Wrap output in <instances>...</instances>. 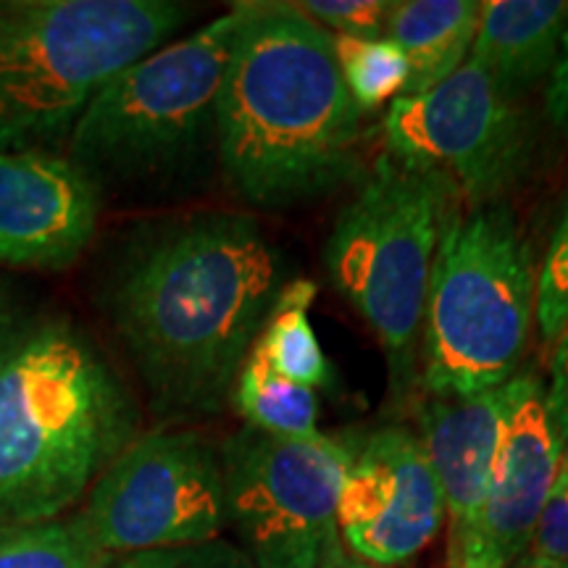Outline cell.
I'll list each match as a JSON object with an SVG mask.
<instances>
[{"instance_id":"cell-1","label":"cell","mask_w":568,"mask_h":568,"mask_svg":"<svg viewBox=\"0 0 568 568\" xmlns=\"http://www.w3.org/2000/svg\"><path fill=\"white\" fill-rule=\"evenodd\" d=\"M282 274L280 251L243 213H195L132 253L113 318L161 406H222L284 290Z\"/></svg>"},{"instance_id":"cell-2","label":"cell","mask_w":568,"mask_h":568,"mask_svg":"<svg viewBox=\"0 0 568 568\" xmlns=\"http://www.w3.org/2000/svg\"><path fill=\"white\" fill-rule=\"evenodd\" d=\"M219 90V163L258 209H293L353 172L364 111L339 71L335 38L295 3H237Z\"/></svg>"},{"instance_id":"cell-3","label":"cell","mask_w":568,"mask_h":568,"mask_svg":"<svg viewBox=\"0 0 568 568\" xmlns=\"http://www.w3.org/2000/svg\"><path fill=\"white\" fill-rule=\"evenodd\" d=\"M124 397L84 339L40 326L0 364V529L53 521L103 471Z\"/></svg>"},{"instance_id":"cell-4","label":"cell","mask_w":568,"mask_h":568,"mask_svg":"<svg viewBox=\"0 0 568 568\" xmlns=\"http://www.w3.org/2000/svg\"><path fill=\"white\" fill-rule=\"evenodd\" d=\"M537 274L529 243L503 203L453 201L424 308V385L432 397L503 387L529 345Z\"/></svg>"},{"instance_id":"cell-5","label":"cell","mask_w":568,"mask_h":568,"mask_svg":"<svg viewBox=\"0 0 568 568\" xmlns=\"http://www.w3.org/2000/svg\"><path fill=\"white\" fill-rule=\"evenodd\" d=\"M184 21L169 0L0 6V151L71 130L92 98Z\"/></svg>"},{"instance_id":"cell-6","label":"cell","mask_w":568,"mask_h":568,"mask_svg":"<svg viewBox=\"0 0 568 568\" xmlns=\"http://www.w3.org/2000/svg\"><path fill=\"white\" fill-rule=\"evenodd\" d=\"M240 11L161 48L92 98L71 126V155L84 174L138 182L174 176L219 155V90L237 38Z\"/></svg>"},{"instance_id":"cell-7","label":"cell","mask_w":568,"mask_h":568,"mask_svg":"<svg viewBox=\"0 0 568 568\" xmlns=\"http://www.w3.org/2000/svg\"><path fill=\"white\" fill-rule=\"evenodd\" d=\"M453 201L437 176L385 153L326 240L332 282L379 337L395 382L414 372L439 230Z\"/></svg>"},{"instance_id":"cell-8","label":"cell","mask_w":568,"mask_h":568,"mask_svg":"<svg viewBox=\"0 0 568 568\" xmlns=\"http://www.w3.org/2000/svg\"><path fill=\"white\" fill-rule=\"evenodd\" d=\"M226 521L255 568H326L343 556L337 503L351 450L337 439L245 426L222 445Z\"/></svg>"},{"instance_id":"cell-9","label":"cell","mask_w":568,"mask_h":568,"mask_svg":"<svg viewBox=\"0 0 568 568\" xmlns=\"http://www.w3.org/2000/svg\"><path fill=\"white\" fill-rule=\"evenodd\" d=\"M385 145L400 163L437 176L458 203H500L524 180L535 159V126L477 63L422 95L389 103Z\"/></svg>"},{"instance_id":"cell-10","label":"cell","mask_w":568,"mask_h":568,"mask_svg":"<svg viewBox=\"0 0 568 568\" xmlns=\"http://www.w3.org/2000/svg\"><path fill=\"white\" fill-rule=\"evenodd\" d=\"M105 556L184 548L226 527L222 450L193 432H155L126 447L77 516Z\"/></svg>"},{"instance_id":"cell-11","label":"cell","mask_w":568,"mask_h":568,"mask_svg":"<svg viewBox=\"0 0 568 568\" xmlns=\"http://www.w3.org/2000/svg\"><path fill=\"white\" fill-rule=\"evenodd\" d=\"M445 521V500L422 439L389 429L351 453L337 503L339 539L372 566H395L422 552Z\"/></svg>"},{"instance_id":"cell-12","label":"cell","mask_w":568,"mask_h":568,"mask_svg":"<svg viewBox=\"0 0 568 568\" xmlns=\"http://www.w3.org/2000/svg\"><path fill=\"white\" fill-rule=\"evenodd\" d=\"M95 224V182L74 161L34 148L0 151V264H74Z\"/></svg>"},{"instance_id":"cell-13","label":"cell","mask_w":568,"mask_h":568,"mask_svg":"<svg viewBox=\"0 0 568 568\" xmlns=\"http://www.w3.org/2000/svg\"><path fill=\"white\" fill-rule=\"evenodd\" d=\"M514 379L471 397H432L422 408V439L450 518V568H493L485 545V510Z\"/></svg>"},{"instance_id":"cell-14","label":"cell","mask_w":568,"mask_h":568,"mask_svg":"<svg viewBox=\"0 0 568 568\" xmlns=\"http://www.w3.org/2000/svg\"><path fill=\"white\" fill-rule=\"evenodd\" d=\"M566 450V439L552 418L548 389L537 376L516 374L514 400L497 439L485 510V545L493 568L514 566L529 552L531 531Z\"/></svg>"},{"instance_id":"cell-15","label":"cell","mask_w":568,"mask_h":568,"mask_svg":"<svg viewBox=\"0 0 568 568\" xmlns=\"http://www.w3.org/2000/svg\"><path fill=\"white\" fill-rule=\"evenodd\" d=\"M566 24V0H485L468 61L518 101L550 77Z\"/></svg>"},{"instance_id":"cell-16","label":"cell","mask_w":568,"mask_h":568,"mask_svg":"<svg viewBox=\"0 0 568 568\" xmlns=\"http://www.w3.org/2000/svg\"><path fill=\"white\" fill-rule=\"evenodd\" d=\"M479 13L477 0L393 3L385 38L395 42L408 61L406 95H422L464 67L477 40Z\"/></svg>"},{"instance_id":"cell-17","label":"cell","mask_w":568,"mask_h":568,"mask_svg":"<svg viewBox=\"0 0 568 568\" xmlns=\"http://www.w3.org/2000/svg\"><path fill=\"white\" fill-rule=\"evenodd\" d=\"M314 297L316 284L311 280L284 284L253 345L276 374L311 389L322 387L329 376V364L308 318Z\"/></svg>"},{"instance_id":"cell-18","label":"cell","mask_w":568,"mask_h":568,"mask_svg":"<svg viewBox=\"0 0 568 568\" xmlns=\"http://www.w3.org/2000/svg\"><path fill=\"white\" fill-rule=\"evenodd\" d=\"M234 408L253 429L282 437H314L318 400L311 387L276 374L258 351L247 353L232 387Z\"/></svg>"},{"instance_id":"cell-19","label":"cell","mask_w":568,"mask_h":568,"mask_svg":"<svg viewBox=\"0 0 568 568\" xmlns=\"http://www.w3.org/2000/svg\"><path fill=\"white\" fill-rule=\"evenodd\" d=\"M0 568H109L80 518L0 529Z\"/></svg>"},{"instance_id":"cell-20","label":"cell","mask_w":568,"mask_h":568,"mask_svg":"<svg viewBox=\"0 0 568 568\" xmlns=\"http://www.w3.org/2000/svg\"><path fill=\"white\" fill-rule=\"evenodd\" d=\"M335 38V53L343 80L361 111H374L406 95L410 69L395 42Z\"/></svg>"},{"instance_id":"cell-21","label":"cell","mask_w":568,"mask_h":568,"mask_svg":"<svg viewBox=\"0 0 568 568\" xmlns=\"http://www.w3.org/2000/svg\"><path fill=\"white\" fill-rule=\"evenodd\" d=\"M535 318L545 339H556L568 326V203L537 274Z\"/></svg>"},{"instance_id":"cell-22","label":"cell","mask_w":568,"mask_h":568,"mask_svg":"<svg viewBox=\"0 0 568 568\" xmlns=\"http://www.w3.org/2000/svg\"><path fill=\"white\" fill-rule=\"evenodd\" d=\"M295 9L314 19L329 34L385 40L393 3L389 0H303V3H295Z\"/></svg>"},{"instance_id":"cell-23","label":"cell","mask_w":568,"mask_h":568,"mask_svg":"<svg viewBox=\"0 0 568 568\" xmlns=\"http://www.w3.org/2000/svg\"><path fill=\"white\" fill-rule=\"evenodd\" d=\"M113 568H255L243 548H234L224 539H211L184 548L132 552Z\"/></svg>"},{"instance_id":"cell-24","label":"cell","mask_w":568,"mask_h":568,"mask_svg":"<svg viewBox=\"0 0 568 568\" xmlns=\"http://www.w3.org/2000/svg\"><path fill=\"white\" fill-rule=\"evenodd\" d=\"M531 556L558 560L568 566V450L560 460L558 477L545 500L539 518L531 531Z\"/></svg>"},{"instance_id":"cell-25","label":"cell","mask_w":568,"mask_h":568,"mask_svg":"<svg viewBox=\"0 0 568 568\" xmlns=\"http://www.w3.org/2000/svg\"><path fill=\"white\" fill-rule=\"evenodd\" d=\"M550 389H548V403L556 418L560 435L566 439L568 447V326L556 337V353H552V366H550Z\"/></svg>"},{"instance_id":"cell-26","label":"cell","mask_w":568,"mask_h":568,"mask_svg":"<svg viewBox=\"0 0 568 568\" xmlns=\"http://www.w3.org/2000/svg\"><path fill=\"white\" fill-rule=\"evenodd\" d=\"M545 113L558 130L568 132V24L560 40V53L545 88Z\"/></svg>"},{"instance_id":"cell-27","label":"cell","mask_w":568,"mask_h":568,"mask_svg":"<svg viewBox=\"0 0 568 568\" xmlns=\"http://www.w3.org/2000/svg\"><path fill=\"white\" fill-rule=\"evenodd\" d=\"M27 337L24 326H19V318L13 314V308L6 303V297L0 295V364L13 353L21 339Z\"/></svg>"},{"instance_id":"cell-28","label":"cell","mask_w":568,"mask_h":568,"mask_svg":"<svg viewBox=\"0 0 568 568\" xmlns=\"http://www.w3.org/2000/svg\"><path fill=\"white\" fill-rule=\"evenodd\" d=\"M508 568H568V566L558 564V560H548V558H539V556H531V552H527V556H521L514 566H508Z\"/></svg>"},{"instance_id":"cell-29","label":"cell","mask_w":568,"mask_h":568,"mask_svg":"<svg viewBox=\"0 0 568 568\" xmlns=\"http://www.w3.org/2000/svg\"><path fill=\"white\" fill-rule=\"evenodd\" d=\"M326 568H382V566H372L366 560H347L345 556H339L335 564H329Z\"/></svg>"}]
</instances>
